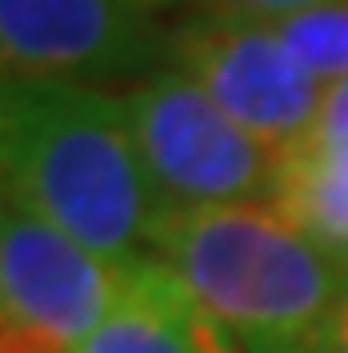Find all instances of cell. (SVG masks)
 Wrapping results in <instances>:
<instances>
[{"label": "cell", "mask_w": 348, "mask_h": 353, "mask_svg": "<svg viewBox=\"0 0 348 353\" xmlns=\"http://www.w3.org/2000/svg\"><path fill=\"white\" fill-rule=\"evenodd\" d=\"M5 195L109 259L150 254L163 208L145 176L123 91L5 73L0 82Z\"/></svg>", "instance_id": "1"}, {"label": "cell", "mask_w": 348, "mask_h": 353, "mask_svg": "<svg viewBox=\"0 0 348 353\" xmlns=\"http://www.w3.org/2000/svg\"><path fill=\"white\" fill-rule=\"evenodd\" d=\"M150 254L236 353H307L330 317L348 308V254L330 250L276 204L163 218Z\"/></svg>", "instance_id": "2"}, {"label": "cell", "mask_w": 348, "mask_h": 353, "mask_svg": "<svg viewBox=\"0 0 348 353\" xmlns=\"http://www.w3.org/2000/svg\"><path fill=\"white\" fill-rule=\"evenodd\" d=\"M123 95L163 218L199 208L276 204L280 150L236 123L195 77L167 63Z\"/></svg>", "instance_id": "3"}, {"label": "cell", "mask_w": 348, "mask_h": 353, "mask_svg": "<svg viewBox=\"0 0 348 353\" xmlns=\"http://www.w3.org/2000/svg\"><path fill=\"white\" fill-rule=\"evenodd\" d=\"M154 254L109 259L5 195L0 208V303L5 326L50 335L82 353L154 272Z\"/></svg>", "instance_id": "4"}, {"label": "cell", "mask_w": 348, "mask_h": 353, "mask_svg": "<svg viewBox=\"0 0 348 353\" xmlns=\"http://www.w3.org/2000/svg\"><path fill=\"white\" fill-rule=\"evenodd\" d=\"M5 73L132 91L172 63V14L154 0H0Z\"/></svg>", "instance_id": "5"}, {"label": "cell", "mask_w": 348, "mask_h": 353, "mask_svg": "<svg viewBox=\"0 0 348 353\" xmlns=\"http://www.w3.org/2000/svg\"><path fill=\"white\" fill-rule=\"evenodd\" d=\"M172 68L195 77L226 114L285 154L321 114L326 86L285 50L272 23L236 14H176Z\"/></svg>", "instance_id": "6"}, {"label": "cell", "mask_w": 348, "mask_h": 353, "mask_svg": "<svg viewBox=\"0 0 348 353\" xmlns=\"http://www.w3.org/2000/svg\"><path fill=\"white\" fill-rule=\"evenodd\" d=\"M276 208L348 254V82L326 86L321 114L280 154Z\"/></svg>", "instance_id": "7"}, {"label": "cell", "mask_w": 348, "mask_h": 353, "mask_svg": "<svg viewBox=\"0 0 348 353\" xmlns=\"http://www.w3.org/2000/svg\"><path fill=\"white\" fill-rule=\"evenodd\" d=\"M82 353H236V344L163 263H154L150 281L95 331Z\"/></svg>", "instance_id": "8"}, {"label": "cell", "mask_w": 348, "mask_h": 353, "mask_svg": "<svg viewBox=\"0 0 348 353\" xmlns=\"http://www.w3.org/2000/svg\"><path fill=\"white\" fill-rule=\"evenodd\" d=\"M272 23L285 50L303 63L321 86L348 82V0H330L317 10L289 14V19H263Z\"/></svg>", "instance_id": "9"}, {"label": "cell", "mask_w": 348, "mask_h": 353, "mask_svg": "<svg viewBox=\"0 0 348 353\" xmlns=\"http://www.w3.org/2000/svg\"><path fill=\"white\" fill-rule=\"evenodd\" d=\"M330 0H185L181 14H236V19H289V14L317 10Z\"/></svg>", "instance_id": "10"}, {"label": "cell", "mask_w": 348, "mask_h": 353, "mask_svg": "<svg viewBox=\"0 0 348 353\" xmlns=\"http://www.w3.org/2000/svg\"><path fill=\"white\" fill-rule=\"evenodd\" d=\"M307 353H348V308H339L326 322V331L307 344Z\"/></svg>", "instance_id": "11"}, {"label": "cell", "mask_w": 348, "mask_h": 353, "mask_svg": "<svg viewBox=\"0 0 348 353\" xmlns=\"http://www.w3.org/2000/svg\"><path fill=\"white\" fill-rule=\"evenodd\" d=\"M154 5H158V10H163V14H172V19H176V14L185 10V0H154Z\"/></svg>", "instance_id": "12"}]
</instances>
